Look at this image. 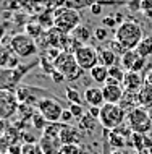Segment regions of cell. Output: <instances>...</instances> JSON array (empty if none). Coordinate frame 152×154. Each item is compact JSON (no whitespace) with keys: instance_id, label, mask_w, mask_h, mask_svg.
<instances>
[{"instance_id":"6da1fadb","label":"cell","mask_w":152,"mask_h":154,"mask_svg":"<svg viewBox=\"0 0 152 154\" xmlns=\"http://www.w3.org/2000/svg\"><path fill=\"white\" fill-rule=\"evenodd\" d=\"M113 39L120 42L126 51H136L139 42L144 39V32H142V28L138 21L126 20L125 23L115 29Z\"/></svg>"},{"instance_id":"7a4b0ae2","label":"cell","mask_w":152,"mask_h":154,"mask_svg":"<svg viewBox=\"0 0 152 154\" xmlns=\"http://www.w3.org/2000/svg\"><path fill=\"white\" fill-rule=\"evenodd\" d=\"M81 23L79 11L70 10L67 7H60L53 11V28L60 29L65 34H71Z\"/></svg>"},{"instance_id":"3957f363","label":"cell","mask_w":152,"mask_h":154,"mask_svg":"<svg viewBox=\"0 0 152 154\" xmlns=\"http://www.w3.org/2000/svg\"><path fill=\"white\" fill-rule=\"evenodd\" d=\"M126 115L128 114H126L120 106H117V104H104V106L100 107L99 123L105 128V130L113 131L123 125Z\"/></svg>"},{"instance_id":"277c9868","label":"cell","mask_w":152,"mask_h":154,"mask_svg":"<svg viewBox=\"0 0 152 154\" xmlns=\"http://www.w3.org/2000/svg\"><path fill=\"white\" fill-rule=\"evenodd\" d=\"M8 45H10L11 52L19 59H29L37 54V42L26 32H18V34L11 36Z\"/></svg>"},{"instance_id":"5b68a950","label":"cell","mask_w":152,"mask_h":154,"mask_svg":"<svg viewBox=\"0 0 152 154\" xmlns=\"http://www.w3.org/2000/svg\"><path fill=\"white\" fill-rule=\"evenodd\" d=\"M126 122H128V127L133 133H139V135H146L152 130V117L147 109H142V107H136L131 112H128L126 115Z\"/></svg>"},{"instance_id":"8992f818","label":"cell","mask_w":152,"mask_h":154,"mask_svg":"<svg viewBox=\"0 0 152 154\" xmlns=\"http://www.w3.org/2000/svg\"><path fill=\"white\" fill-rule=\"evenodd\" d=\"M53 65H55L57 72L63 75L65 80H68V81H75L83 75V70L79 68V65H78V62H76L73 54L61 52V55L55 60Z\"/></svg>"},{"instance_id":"52a82bcc","label":"cell","mask_w":152,"mask_h":154,"mask_svg":"<svg viewBox=\"0 0 152 154\" xmlns=\"http://www.w3.org/2000/svg\"><path fill=\"white\" fill-rule=\"evenodd\" d=\"M36 107H37V112L49 123H60L61 114H63V110H65L63 106H61V102L55 97L39 99L37 104H36Z\"/></svg>"},{"instance_id":"ba28073f","label":"cell","mask_w":152,"mask_h":154,"mask_svg":"<svg viewBox=\"0 0 152 154\" xmlns=\"http://www.w3.org/2000/svg\"><path fill=\"white\" fill-rule=\"evenodd\" d=\"M75 59L79 65V68L83 72H91L94 66H97L100 63V59H99V49L94 47V45H81L78 51L73 54Z\"/></svg>"},{"instance_id":"9c48e42d","label":"cell","mask_w":152,"mask_h":154,"mask_svg":"<svg viewBox=\"0 0 152 154\" xmlns=\"http://www.w3.org/2000/svg\"><path fill=\"white\" fill-rule=\"evenodd\" d=\"M19 101L15 91L0 88V120H8L19 110Z\"/></svg>"},{"instance_id":"30bf717a","label":"cell","mask_w":152,"mask_h":154,"mask_svg":"<svg viewBox=\"0 0 152 154\" xmlns=\"http://www.w3.org/2000/svg\"><path fill=\"white\" fill-rule=\"evenodd\" d=\"M44 39H46L47 45H50L52 49H58V51L65 52V49L70 42V34H65L57 28H52V29L44 32Z\"/></svg>"},{"instance_id":"8fae6325","label":"cell","mask_w":152,"mask_h":154,"mask_svg":"<svg viewBox=\"0 0 152 154\" xmlns=\"http://www.w3.org/2000/svg\"><path fill=\"white\" fill-rule=\"evenodd\" d=\"M39 146H40L44 154H61L65 144L61 143L60 136L42 133V136H40V140H39Z\"/></svg>"},{"instance_id":"7c38bea8","label":"cell","mask_w":152,"mask_h":154,"mask_svg":"<svg viewBox=\"0 0 152 154\" xmlns=\"http://www.w3.org/2000/svg\"><path fill=\"white\" fill-rule=\"evenodd\" d=\"M123 88H125L126 93L131 94H138L139 91L144 86V76L142 73H136V72H126V76L123 80Z\"/></svg>"},{"instance_id":"4fadbf2b","label":"cell","mask_w":152,"mask_h":154,"mask_svg":"<svg viewBox=\"0 0 152 154\" xmlns=\"http://www.w3.org/2000/svg\"><path fill=\"white\" fill-rule=\"evenodd\" d=\"M102 93H104L105 104H120L125 97L126 91L121 85H105L102 86Z\"/></svg>"},{"instance_id":"5bb4252c","label":"cell","mask_w":152,"mask_h":154,"mask_svg":"<svg viewBox=\"0 0 152 154\" xmlns=\"http://www.w3.org/2000/svg\"><path fill=\"white\" fill-rule=\"evenodd\" d=\"M83 99L89 104V107H102L105 104L104 93H102V88H99V86L86 88L83 93Z\"/></svg>"},{"instance_id":"9a60e30c","label":"cell","mask_w":152,"mask_h":154,"mask_svg":"<svg viewBox=\"0 0 152 154\" xmlns=\"http://www.w3.org/2000/svg\"><path fill=\"white\" fill-rule=\"evenodd\" d=\"M60 140L61 143L67 144H79L81 143V131L79 128L73 125H63L61 123V131H60Z\"/></svg>"},{"instance_id":"2e32d148","label":"cell","mask_w":152,"mask_h":154,"mask_svg":"<svg viewBox=\"0 0 152 154\" xmlns=\"http://www.w3.org/2000/svg\"><path fill=\"white\" fill-rule=\"evenodd\" d=\"M70 36H71L76 42H79L81 45H88V42L92 39L94 32L89 29V26H86V24H79V26H78Z\"/></svg>"},{"instance_id":"e0dca14e","label":"cell","mask_w":152,"mask_h":154,"mask_svg":"<svg viewBox=\"0 0 152 154\" xmlns=\"http://www.w3.org/2000/svg\"><path fill=\"white\" fill-rule=\"evenodd\" d=\"M138 96V106L142 109H152V86L144 85L142 89L136 94Z\"/></svg>"},{"instance_id":"ac0fdd59","label":"cell","mask_w":152,"mask_h":154,"mask_svg":"<svg viewBox=\"0 0 152 154\" xmlns=\"http://www.w3.org/2000/svg\"><path fill=\"white\" fill-rule=\"evenodd\" d=\"M89 75H91V80H92L94 83H97V85H104V86H105L107 80H109V68L99 63L97 66H94L91 72H89Z\"/></svg>"},{"instance_id":"d6986e66","label":"cell","mask_w":152,"mask_h":154,"mask_svg":"<svg viewBox=\"0 0 152 154\" xmlns=\"http://www.w3.org/2000/svg\"><path fill=\"white\" fill-rule=\"evenodd\" d=\"M126 76V72L121 68V65H115L109 68V80L105 85H123V80Z\"/></svg>"},{"instance_id":"ffe728a7","label":"cell","mask_w":152,"mask_h":154,"mask_svg":"<svg viewBox=\"0 0 152 154\" xmlns=\"http://www.w3.org/2000/svg\"><path fill=\"white\" fill-rule=\"evenodd\" d=\"M117 54H115L110 47L105 49H99V59H100V65L107 66V68H112L117 65Z\"/></svg>"},{"instance_id":"44dd1931","label":"cell","mask_w":152,"mask_h":154,"mask_svg":"<svg viewBox=\"0 0 152 154\" xmlns=\"http://www.w3.org/2000/svg\"><path fill=\"white\" fill-rule=\"evenodd\" d=\"M139 59H141V55L138 54V51H128L120 60L121 62V68L125 70V72H133L134 65L138 63Z\"/></svg>"},{"instance_id":"7402d4cb","label":"cell","mask_w":152,"mask_h":154,"mask_svg":"<svg viewBox=\"0 0 152 154\" xmlns=\"http://www.w3.org/2000/svg\"><path fill=\"white\" fill-rule=\"evenodd\" d=\"M109 144L115 149H123L128 144V138H125L123 135H120L118 131H109Z\"/></svg>"},{"instance_id":"603a6c76","label":"cell","mask_w":152,"mask_h":154,"mask_svg":"<svg viewBox=\"0 0 152 154\" xmlns=\"http://www.w3.org/2000/svg\"><path fill=\"white\" fill-rule=\"evenodd\" d=\"M136 51H138L139 55L144 57V59L151 57L152 55V36H144V39L139 42Z\"/></svg>"},{"instance_id":"cb8c5ba5","label":"cell","mask_w":152,"mask_h":154,"mask_svg":"<svg viewBox=\"0 0 152 154\" xmlns=\"http://www.w3.org/2000/svg\"><path fill=\"white\" fill-rule=\"evenodd\" d=\"M11 57H13V52H11L10 45H5L0 42V68H8V63H10Z\"/></svg>"},{"instance_id":"d4e9b609","label":"cell","mask_w":152,"mask_h":154,"mask_svg":"<svg viewBox=\"0 0 152 154\" xmlns=\"http://www.w3.org/2000/svg\"><path fill=\"white\" fill-rule=\"evenodd\" d=\"M24 32H26L28 36H31L32 39H37L40 34L44 36V32H46V31H44V28L36 21V23H28L26 26H24Z\"/></svg>"},{"instance_id":"484cf974","label":"cell","mask_w":152,"mask_h":154,"mask_svg":"<svg viewBox=\"0 0 152 154\" xmlns=\"http://www.w3.org/2000/svg\"><path fill=\"white\" fill-rule=\"evenodd\" d=\"M31 120H32V127H34L36 130L42 131V133H44V130L49 127V122L39 114V112H34V114L31 115Z\"/></svg>"},{"instance_id":"4316f807","label":"cell","mask_w":152,"mask_h":154,"mask_svg":"<svg viewBox=\"0 0 152 154\" xmlns=\"http://www.w3.org/2000/svg\"><path fill=\"white\" fill-rule=\"evenodd\" d=\"M94 125H96V119H92L91 115L86 112L84 117L79 120V130H84V131L91 133V131L94 130Z\"/></svg>"},{"instance_id":"83f0119b","label":"cell","mask_w":152,"mask_h":154,"mask_svg":"<svg viewBox=\"0 0 152 154\" xmlns=\"http://www.w3.org/2000/svg\"><path fill=\"white\" fill-rule=\"evenodd\" d=\"M65 96H67L68 102L70 104H81V94L79 91L71 88V86H68L67 89H65Z\"/></svg>"},{"instance_id":"f1b7e54d","label":"cell","mask_w":152,"mask_h":154,"mask_svg":"<svg viewBox=\"0 0 152 154\" xmlns=\"http://www.w3.org/2000/svg\"><path fill=\"white\" fill-rule=\"evenodd\" d=\"M21 154H44L39 143H23Z\"/></svg>"},{"instance_id":"f546056e","label":"cell","mask_w":152,"mask_h":154,"mask_svg":"<svg viewBox=\"0 0 152 154\" xmlns=\"http://www.w3.org/2000/svg\"><path fill=\"white\" fill-rule=\"evenodd\" d=\"M94 2H65V7L70 8V10H75V11H79L83 8H91Z\"/></svg>"},{"instance_id":"4dcf8cb0","label":"cell","mask_w":152,"mask_h":154,"mask_svg":"<svg viewBox=\"0 0 152 154\" xmlns=\"http://www.w3.org/2000/svg\"><path fill=\"white\" fill-rule=\"evenodd\" d=\"M70 112L73 114V117H75V120H81L84 117V114H86V110L81 107V104H70Z\"/></svg>"},{"instance_id":"1f68e13d","label":"cell","mask_w":152,"mask_h":154,"mask_svg":"<svg viewBox=\"0 0 152 154\" xmlns=\"http://www.w3.org/2000/svg\"><path fill=\"white\" fill-rule=\"evenodd\" d=\"M141 15L152 20V0H142L141 2Z\"/></svg>"},{"instance_id":"d6a6232c","label":"cell","mask_w":152,"mask_h":154,"mask_svg":"<svg viewBox=\"0 0 152 154\" xmlns=\"http://www.w3.org/2000/svg\"><path fill=\"white\" fill-rule=\"evenodd\" d=\"M61 154H84V149L81 144H67L63 146Z\"/></svg>"},{"instance_id":"836d02e7","label":"cell","mask_w":152,"mask_h":154,"mask_svg":"<svg viewBox=\"0 0 152 154\" xmlns=\"http://www.w3.org/2000/svg\"><path fill=\"white\" fill-rule=\"evenodd\" d=\"M109 47L112 49V51H113L115 54H117V55H120V57H123L126 52H128V51H126V49H125V47H123V45L120 44V42H117L115 39L110 41V45H109Z\"/></svg>"},{"instance_id":"e575fe53","label":"cell","mask_w":152,"mask_h":154,"mask_svg":"<svg viewBox=\"0 0 152 154\" xmlns=\"http://www.w3.org/2000/svg\"><path fill=\"white\" fill-rule=\"evenodd\" d=\"M107 36H109V29L104 28V26H99V28L94 29V37H96L97 41H105Z\"/></svg>"},{"instance_id":"d590c367","label":"cell","mask_w":152,"mask_h":154,"mask_svg":"<svg viewBox=\"0 0 152 154\" xmlns=\"http://www.w3.org/2000/svg\"><path fill=\"white\" fill-rule=\"evenodd\" d=\"M102 26L104 28H115L117 29L118 24H117V20H115V16H105V18H102Z\"/></svg>"},{"instance_id":"8d00e7d4","label":"cell","mask_w":152,"mask_h":154,"mask_svg":"<svg viewBox=\"0 0 152 154\" xmlns=\"http://www.w3.org/2000/svg\"><path fill=\"white\" fill-rule=\"evenodd\" d=\"M73 120H75V117H73V114L70 112V109H65V110H63V114H61L60 123H63V125H71Z\"/></svg>"},{"instance_id":"74e56055","label":"cell","mask_w":152,"mask_h":154,"mask_svg":"<svg viewBox=\"0 0 152 154\" xmlns=\"http://www.w3.org/2000/svg\"><path fill=\"white\" fill-rule=\"evenodd\" d=\"M102 10H104V5H100L99 2H94L92 5H91V8H89L91 15H94V16H99L102 13Z\"/></svg>"},{"instance_id":"f35d334b","label":"cell","mask_w":152,"mask_h":154,"mask_svg":"<svg viewBox=\"0 0 152 154\" xmlns=\"http://www.w3.org/2000/svg\"><path fill=\"white\" fill-rule=\"evenodd\" d=\"M130 11H134V13H141V2H128L125 5Z\"/></svg>"},{"instance_id":"ab89813d","label":"cell","mask_w":152,"mask_h":154,"mask_svg":"<svg viewBox=\"0 0 152 154\" xmlns=\"http://www.w3.org/2000/svg\"><path fill=\"white\" fill-rule=\"evenodd\" d=\"M50 76H52V81H53V83H57V85H61V83L65 81V76H63L61 73H58L57 70L50 75Z\"/></svg>"},{"instance_id":"60d3db41","label":"cell","mask_w":152,"mask_h":154,"mask_svg":"<svg viewBox=\"0 0 152 154\" xmlns=\"http://www.w3.org/2000/svg\"><path fill=\"white\" fill-rule=\"evenodd\" d=\"M88 114L91 115L92 119L99 120V117H100V107H89V109H88Z\"/></svg>"},{"instance_id":"b9f144b4","label":"cell","mask_w":152,"mask_h":154,"mask_svg":"<svg viewBox=\"0 0 152 154\" xmlns=\"http://www.w3.org/2000/svg\"><path fill=\"white\" fill-rule=\"evenodd\" d=\"M144 85H149V86H152V70L146 73V76H144Z\"/></svg>"},{"instance_id":"7bdbcfd3","label":"cell","mask_w":152,"mask_h":154,"mask_svg":"<svg viewBox=\"0 0 152 154\" xmlns=\"http://www.w3.org/2000/svg\"><path fill=\"white\" fill-rule=\"evenodd\" d=\"M3 34H5V28H3V26H2V23H0V41H2Z\"/></svg>"},{"instance_id":"ee69618b","label":"cell","mask_w":152,"mask_h":154,"mask_svg":"<svg viewBox=\"0 0 152 154\" xmlns=\"http://www.w3.org/2000/svg\"><path fill=\"white\" fill-rule=\"evenodd\" d=\"M110 154H125V152H123L121 149H113V151L110 152Z\"/></svg>"},{"instance_id":"f6af8a7d","label":"cell","mask_w":152,"mask_h":154,"mask_svg":"<svg viewBox=\"0 0 152 154\" xmlns=\"http://www.w3.org/2000/svg\"><path fill=\"white\" fill-rule=\"evenodd\" d=\"M2 75H3V70H2V68H0V76H2Z\"/></svg>"},{"instance_id":"bcb514c9","label":"cell","mask_w":152,"mask_h":154,"mask_svg":"<svg viewBox=\"0 0 152 154\" xmlns=\"http://www.w3.org/2000/svg\"><path fill=\"white\" fill-rule=\"evenodd\" d=\"M136 154H138V152H136Z\"/></svg>"}]
</instances>
